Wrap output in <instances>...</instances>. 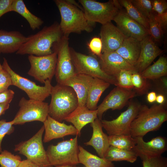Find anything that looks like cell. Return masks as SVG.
Wrapping results in <instances>:
<instances>
[{
	"label": "cell",
	"instance_id": "7a4b0ae2",
	"mask_svg": "<svg viewBox=\"0 0 167 167\" xmlns=\"http://www.w3.org/2000/svg\"><path fill=\"white\" fill-rule=\"evenodd\" d=\"M167 120V110L164 104H155L150 107L141 105L131 123L130 135L134 138H143L148 132L158 130Z\"/></svg>",
	"mask_w": 167,
	"mask_h": 167
},
{
	"label": "cell",
	"instance_id": "ab89813d",
	"mask_svg": "<svg viewBox=\"0 0 167 167\" xmlns=\"http://www.w3.org/2000/svg\"><path fill=\"white\" fill-rule=\"evenodd\" d=\"M88 46L91 51L94 55L98 57L101 55L102 45L100 38L96 37L93 38L88 43Z\"/></svg>",
	"mask_w": 167,
	"mask_h": 167
},
{
	"label": "cell",
	"instance_id": "1f68e13d",
	"mask_svg": "<svg viewBox=\"0 0 167 167\" xmlns=\"http://www.w3.org/2000/svg\"><path fill=\"white\" fill-rule=\"evenodd\" d=\"M110 146L128 150H131L135 146L136 141L130 135H111L108 136Z\"/></svg>",
	"mask_w": 167,
	"mask_h": 167
},
{
	"label": "cell",
	"instance_id": "5bb4252c",
	"mask_svg": "<svg viewBox=\"0 0 167 167\" xmlns=\"http://www.w3.org/2000/svg\"><path fill=\"white\" fill-rule=\"evenodd\" d=\"M136 93L133 89H128L116 86L112 90L97 106V118L102 120L104 113L109 109L120 110L128 104L129 100Z\"/></svg>",
	"mask_w": 167,
	"mask_h": 167
},
{
	"label": "cell",
	"instance_id": "d590c367",
	"mask_svg": "<svg viewBox=\"0 0 167 167\" xmlns=\"http://www.w3.org/2000/svg\"><path fill=\"white\" fill-rule=\"evenodd\" d=\"M156 14L152 15L148 19L149 31L150 35L153 40L155 42H159L162 39L164 31L154 19V16Z\"/></svg>",
	"mask_w": 167,
	"mask_h": 167
},
{
	"label": "cell",
	"instance_id": "d6986e66",
	"mask_svg": "<svg viewBox=\"0 0 167 167\" xmlns=\"http://www.w3.org/2000/svg\"><path fill=\"white\" fill-rule=\"evenodd\" d=\"M141 48L137 61L135 66L136 72L140 73L150 66L153 60L163 50L153 40L150 35L141 41Z\"/></svg>",
	"mask_w": 167,
	"mask_h": 167
},
{
	"label": "cell",
	"instance_id": "816d5d0a",
	"mask_svg": "<svg viewBox=\"0 0 167 167\" xmlns=\"http://www.w3.org/2000/svg\"><path fill=\"white\" fill-rule=\"evenodd\" d=\"M5 90H5L4 89L0 88V93Z\"/></svg>",
	"mask_w": 167,
	"mask_h": 167
},
{
	"label": "cell",
	"instance_id": "9c48e42d",
	"mask_svg": "<svg viewBox=\"0 0 167 167\" xmlns=\"http://www.w3.org/2000/svg\"><path fill=\"white\" fill-rule=\"evenodd\" d=\"M70 52L76 73L97 78L117 86L115 78L107 75L102 70L99 60L95 57L77 52L71 48Z\"/></svg>",
	"mask_w": 167,
	"mask_h": 167
},
{
	"label": "cell",
	"instance_id": "60d3db41",
	"mask_svg": "<svg viewBox=\"0 0 167 167\" xmlns=\"http://www.w3.org/2000/svg\"><path fill=\"white\" fill-rule=\"evenodd\" d=\"M11 85L12 83L11 76L2 66L0 69V88L6 90Z\"/></svg>",
	"mask_w": 167,
	"mask_h": 167
},
{
	"label": "cell",
	"instance_id": "ffe728a7",
	"mask_svg": "<svg viewBox=\"0 0 167 167\" xmlns=\"http://www.w3.org/2000/svg\"><path fill=\"white\" fill-rule=\"evenodd\" d=\"M43 123L45 131L43 139L44 143L69 135L78 136V131L73 125H67L58 122L49 115Z\"/></svg>",
	"mask_w": 167,
	"mask_h": 167
},
{
	"label": "cell",
	"instance_id": "3957f363",
	"mask_svg": "<svg viewBox=\"0 0 167 167\" xmlns=\"http://www.w3.org/2000/svg\"><path fill=\"white\" fill-rule=\"evenodd\" d=\"M54 1L60 13L61 21L59 24L64 36H68L72 33L92 31L93 24L88 21L83 11L67 0Z\"/></svg>",
	"mask_w": 167,
	"mask_h": 167
},
{
	"label": "cell",
	"instance_id": "83f0119b",
	"mask_svg": "<svg viewBox=\"0 0 167 167\" xmlns=\"http://www.w3.org/2000/svg\"><path fill=\"white\" fill-rule=\"evenodd\" d=\"M79 163L86 167H115L112 162L92 154L81 146L79 145Z\"/></svg>",
	"mask_w": 167,
	"mask_h": 167
},
{
	"label": "cell",
	"instance_id": "f6af8a7d",
	"mask_svg": "<svg viewBox=\"0 0 167 167\" xmlns=\"http://www.w3.org/2000/svg\"><path fill=\"white\" fill-rule=\"evenodd\" d=\"M13 0H0V18L6 13L10 12Z\"/></svg>",
	"mask_w": 167,
	"mask_h": 167
},
{
	"label": "cell",
	"instance_id": "f546056e",
	"mask_svg": "<svg viewBox=\"0 0 167 167\" xmlns=\"http://www.w3.org/2000/svg\"><path fill=\"white\" fill-rule=\"evenodd\" d=\"M137 157L132 150L123 149L110 146L104 158L112 162L125 161L133 163L137 160Z\"/></svg>",
	"mask_w": 167,
	"mask_h": 167
},
{
	"label": "cell",
	"instance_id": "ee69618b",
	"mask_svg": "<svg viewBox=\"0 0 167 167\" xmlns=\"http://www.w3.org/2000/svg\"><path fill=\"white\" fill-rule=\"evenodd\" d=\"M154 18L165 31L167 26V11L161 14H156Z\"/></svg>",
	"mask_w": 167,
	"mask_h": 167
},
{
	"label": "cell",
	"instance_id": "7402d4cb",
	"mask_svg": "<svg viewBox=\"0 0 167 167\" xmlns=\"http://www.w3.org/2000/svg\"><path fill=\"white\" fill-rule=\"evenodd\" d=\"M93 79L86 75L76 73L62 85L71 87L74 90L78 97L79 106H85L88 89Z\"/></svg>",
	"mask_w": 167,
	"mask_h": 167
},
{
	"label": "cell",
	"instance_id": "4316f807",
	"mask_svg": "<svg viewBox=\"0 0 167 167\" xmlns=\"http://www.w3.org/2000/svg\"><path fill=\"white\" fill-rule=\"evenodd\" d=\"M10 11L17 13L24 18L32 30L39 29L44 23L41 18L32 13L28 10L23 0H13Z\"/></svg>",
	"mask_w": 167,
	"mask_h": 167
},
{
	"label": "cell",
	"instance_id": "7c38bea8",
	"mask_svg": "<svg viewBox=\"0 0 167 167\" xmlns=\"http://www.w3.org/2000/svg\"><path fill=\"white\" fill-rule=\"evenodd\" d=\"M28 58L30 65L28 75L42 83L47 80L51 81L56 71L57 55L55 51L43 56L29 55Z\"/></svg>",
	"mask_w": 167,
	"mask_h": 167
},
{
	"label": "cell",
	"instance_id": "f5cc1de1",
	"mask_svg": "<svg viewBox=\"0 0 167 167\" xmlns=\"http://www.w3.org/2000/svg\"><path fill=\"white\" fill-rule=\"evenodd\" d=\"M1 53L0 52V55ZM2 67V65L1 64L0 62V69Z\"/></svg>",
	"mask_w": 167,
	"mask_h": 167
},
{
	"label": "cell",
	"instance_id": "484cf974",
	"mask_svg": "<svg viewBox=\"0 0 167 167\" xmlns=\"http://www.w3.org/2000/svg\"><path fill=\"white\" fill-rule=\"evenodd\" d=\"M110 84L102 79L93 78L88 92L86 107L91 110H96L97 104L101 96Z\"/></svg>",
	"mask_w": 167,
	"mask_h": 167
},
{
	"label": "cell",
	"instance_id": "603a6c76",
	"mask_svg": "<svg viewBox=\"0 0 167 167\" xmlns=\"http://www.w3.org/2000/svg\"><path fill=\"white\" fill-rule=\"evenodd\" d=\"M27 39L19 31L0 30V52L3 54L16 53Z\"/></svg>",
	"mask_w": 167,
	"mask_h": 167
},
{
	"label": "cell",
	"instance_id": "4fadbf2b",
	"mask_svg": "<svg viewBox=\"0 0 167 167\" xmlns=\"http://www.w3.org/2000/svg\"><path fill=\"white\" fill-rule=\"evenodd\" d=\"M141 105L135 101H130L126 110L116 119L111 121L101 120L103 128L109 135H130V126L137 114Z\"/></svg>",
	"mask_w": 167,
	"mask_h": 167
},
{
	"label": "cell",
	"instance_id": "f1b7e54d",
	"mask_svg": "<svg viewBox=\"0 0 167 167\" xmlns=\"http://www.w3.org/2000/svg\"><path fill=\"white\" fill-rule=\"evenodd\" d=\"M145 79H154L167 75V59L165 56H161L152 65L149 66L140 73Z\"/></svg>",
	"mask_w": 167,
	"mask_h": 167
},
{
	"label": "cell",
	"instance_id": "c3c4849f",
	"mask_svg": "<svg viewBox=\"0 0 167 167\" xmlns=\"http://www.w3.org/2000/svg\"><path fill=\"white\" fill-rule=\"evenodd\" d=\"M9 104H0V116L4 113L5 111L9 109Z\"/></svg>",
	"mask_w": 167,
	"mask_h": 167
},
{
	"label": "cell",
	"instance_id": "d6a6232c",
	"mask_svg": "<svg viewBox=\"0 0 167 167\" xmlns=\"http://www.w3.org/2000/svg\"><path fill=\"white\" fill-rule=\"evenodd\" d=\"M132 83L133 90L140 95L147 93L150 86L147 79L143 78L140 73L136 72L132 74Z\"/></svg>",
	"mask_w": 167,
	"mask_h": 167
},
{
	"label": "cell",
	"instance_id": "5b68a950",
	"mask_svg": "<svg viewBox=\"0 0 167 167\" xmlns=\"http://www.w3.org/2000/svg\"><path fill=\"white\" fill-rule=\"evenodd\" d=\"M85 17L90 23L102 25L111 22L122 7L118 1L110 0L101 2L92 0H79Z\"/></svg>",
	"mask_w": 167,
	"mask_h": 167
},
{
	"label": "cell",
	"instance_id": "f35d334b",
	"mask_svg": "<svg viewBox=\"0 0 167 167\" xmlns=\"http://www.w3.org/2000/svg\"><path fill=\"white\" fill-rule=\"evenodd\" d=\"M14 125L12 120L8 122L5 120H0V153L2 151V140L6 135H9L14 132Z\"/></svg>",
	"mask_w": 167,
	"mask_h": 167
},
{
	"label": "cell",
	"instance_id": "8fae6325",
	"mask_svg": "<svg viewBox=\"0 0 167 167\" xmlns=\"http://www.w3.org/2000/svg\"><path fill=\"white\" fill-rule=\"evenodd\" d=\"M57 53V59L55 74L57 84L62 85L67 79L76 74L69 46L68 36H63L53 47Z\"/></svg>",
	"mask_w": 167,
	"mask_h": 167
},
{
	"label": "cell",
	"instance_id": "30bf717a",
	"mask_svg": "<svg viewBox=\"0 0 167 167\" xmlns=\"http://www.w3.org/2000/svg\"><path fill=\"white\" fill-rule=\"evenodd\" d=\"M19 109L12 121L14 125L38 121L43 123L49 113L48 103L22 97L19 103Z\"/></svg>",
	"mask_w": 167,
	"mask_h": 167
},
{
	"label": "cell",
	"instance_id": "f907efd6",
	"mask_svg": "<svg viewBox=\"0 0 167 167\" xmlns=\"http://www.w3.org/2000/svg\"><path fill=\"white\" fill-rule=\"evenodd\" d=\"M56 167H80L78 166H77L76 165H62L60 166H57Z\"/></svg>",
	"mask_w": 167,
	"mask_h": 167
},
{
	"label": "cell",
	"instance_id": "e0dca14e",
	"mask_svg": "<svg viewBox=\"0 0 167 167\" xmlns=\"http://www.w3.org/2000/svg\"><path fill=\"white\" fill-rule=\"evenodd\" d=\"M99 58L102 70L107 75L115 78L122 70L137 72L134 66L128 63L115 51L102 53Z\"/></svg>",
	"mask_w": 167,
	"mask_h": 167
},
{
	"label": "cell",
	"instance_id": "7bdbcfd3",
	"mask_svg": "<svg viewBox=\"0 0 167 167\" xmlns=\"http://www.w3.org/2000/svg\"><path fill=\"white\" fill-rule=\"evenodd\" d=\"M15 94L11 89H7L0 93V104H9L12 101Z\"/></svg>",
	"mask_w": 167,
	"mask_h": 167
},
{
	"label": "cell",
	"instance_id": "ba28073f",
	"mask_svg": "<svg viewBox=\"0 0 167 167\" xmlns=\"http://www.w3.org/2000/svg\"><path fill=\"white\" fill-rule=\"evenodd\" d=\"M2 66L10 75L12 85L15 86L24 91L29 99L44 101L50 95L53 87L51 81L46 80L43 86L36 85L35 82L15 72L10 66L6 59L4 58Z\"/></svg>",
	"mask_w": 167,
	"mask_h": 167
},
{
	"label": "cell",
	"instance_id": "e575fe53",
	"mask_svg": "<svg viewBox=\"0 0 167 167\" xmlns=\"http://www.w3.org/2000/svg\"><path fill=\"white\" fill-rule=\"evenodd\" d=\"M133 5L144 16L148 19L155 14L152 10V0H130Z\"/></svg>",
	"mask_w": 167,
	"mask_h": 167
},
{
	"label": "cell",
	"instance_id": "bcb514c9",
	"mask_svg": "<svg viewBox=\"0 0 167 167\" xmlns=\"http://www.w3.org/2000/svg\"><path fill=\"white\" fill-rule=\"evenodd\" d=\"M18 167H41L27 159L22 160Z\"/></svg>",
	"mask_w": 167,
	"mask_h": 167
},
{
	"label": "cell",
	"instance_id": "d4e9b609",
	"mask_svg": "<svg viewBox=\"0 0 167 167\" xmlns=\"http://www.w3.org/2000/svg\"><path fill=\"white\" fill-rule=\"evenodd\" d=\"M141 41L131 37H126L115 52L126 61L135 67L141 50Z\"/></svg>",
	"mask_w": 167,
	"mask_h": 167
},
{
	"label": "cell",
	"instance_id": "4dcf8cb0",
	"mask_svg": "<svg viewBox=\"0 0 167 167\" xmlns=\"http://www.w3.org/2000/svg\"><path fill=\"white\" fill-rule=\"evenodd\" d=\"M118 1L120 5L125 10L130 17L149 31L148 19L139 11L133 5L130 0Z\"/></svg>",
	"mask_w": 167,
	"mask_h": 167
},
{
	"label": "cell",
	"instance_id": "b9f144b4",
	"mask_svg": "<svg viewBox=\"0 0 167 167\" xmlns=\"http://www.w3.org/2000/svg\"><path fill=\"white\" fill-rule=\"evenodd\" d=\"M153 11L157 14H161L167 11V2L165 0H152Z\"/></svg>",
	"mask_w": 167,
	"mask_h": 167
},
{
	"label": "cell",
	"instance_id": "681fc988",
	"mask_svg": "<svg viewBox=\"0 0 167 167\" xmlns=\"http://www.w3.org/2000/svg\"><path fill=\"white\" fill-rule=\"evenodd\" d=\"M165 101L164 96L162 94H159L156 96V101L159 104H163Z\"/></svg>",
	"mask_w": 167,
	"mask_h": 167
},
{
	"label": "cell",
	"instance_id": "836d02e7",
	"mask_svg": "<svg viewBox=\"0 0 167 167\" xmlns=\"http://www.w3.org/2000/svg\"><path fill=\"white\" fill-rule=\"evenodd\" d=\"M22 161L20 156L15 155L7 150L0 153L1 167H18Z\"/></svg>",
	"mask_w": 167,
	"mask_h": 167
},
{
	"label": "cell",
	"instance_id": "52a82bcc",
	"mask_svg": "<svg viewBox=\"0 0 167 167\" xmlns=\"http://www.w3.org/2000/svg\"><path fill=\"white\" fill-rule=\"evenodd\" d=\"M45 131L43 125L28 140L15 146L14 151L26 157L27 159L41 167H53L48 160L43 144L42 136Z\"/></svg>",
	"mask_w": 167,
	"mask_h": 167
},
{
	"label": "cell",
	"instance_id": "db71d44e",
	"mask_svg": "<svg viewBox=\"0 0 167 167\" xmlns=\"http://www.w3.org/2000/svg\"></svg>",
	"mask_w": 167,
	"mask_h": 167
},
{
	"label": "cell",
	"instance_id": "277c9868",
	"mask_svg": "<svg viewBox=\"0 0 167 167\" xmlns=\"http://www.w3.org/2000/svg\"><path fill=\"white\" fill-rule=\"evenodd\" d=\"M50 95L48 115L58 122L64 120L78 106L77 95L71 87L57 84Z\"/></svg>",
	"mask_w": 167,
	"mask_h": 167
},
{
	"label": "cell",
	"instance_id": "8992f818",
	"mask_svg": "<svg viewBox=\"0 0 167 167\" xmlns=\"http://www.w3.org/2000/svg\"><path fill=\"white\" fill-rule=\"evenodd\" d=\"M78 136L48 147L46 152L51 165L55 167L65 165H76L79 163Z\"/></svg>",
	"mask_w": 167,
	"mask_h": 167
},
{
	"label": "cell",
	"instance_id": "9a60e30c",
	"mask_svg": "<svg viewBox=\"0 0 167 167\" xmlns=\"http://www.w3.org/2000/svg\"><path fill=\"white\" fill-rule=\"evenodd\" d=\"M117 27L126 37H131L141 41L149 35V31L130 17L122 7L114 17Z\"/></svg>",
	"mask_w": 167,
	"mask_h": 167
},
{
	"label": "cell",
	"instance_id": "2e32d148",
	"mask_svg": "<svg viewBox=\"0 0 167 167\" xmlns=\"http://www.w3.org/2000/svg\"><path fill=\"white\" fill-rule=\"evenodd\" d=\"M135 138L136 143L132 150L142 160L161 156L167 150L166 140L163 137L157 136L148 142L144 141L143 137Z\"/></svg>",
	"mask_w": 167,
	"mask_h": 167
},
{
	"label": "cell",
	"instance_id": "8d00e7d4",
	"mask_svg": "<svg viewBox=\"0 0 167 167\" xmlns=\"http://www.w3.org/2000/svg\"><path fill=\"white\" fill-rule=\"evenodd\" d=\"M133 72L128 70L121 71L117 76L116 79L117 86L122 88L133 89L132 83V75Z\"/></svg>",
	"mask_w": 167,
	"mask_h": 167
},
{
	"label": "cell",
	"instance_id": "6da1fadb",
	"mask_svg": "<svg viewBox=\"0 0 167 167\" xmlns=\"http://www.w3.org/2000/svg\"><path fill=\"white\" fill-rule=\"evenodd\" d=\"M63 36L59 24L55 22L49 26L44 27L36 34L28 36L27 41L16 54L38 56L51 54L54 52V45Z\"/></svg>",
	"mask_w": 167,
	"mask_h": 167
},
{
	"label": "cell",
	"instance_id": "44dd1931",
	"mask_svg": "<svg viewBox=\"0 0 167 167\" xmlns=\"http://www.w3.org/2000/svg\"><path fill=\"white\" fill-rule=\"evenodd\" d=\"M93 133L90 140L84 143L86 146H91L95 149L99 156L104 158L110 147L108 136L104 133L101 120L98 118L90 123Z\"/></svg>",
	"mask_w": 167,
	"mask_h": 167
},
{
	"label": "cell",
	"instance_id": "74e56055",
	"mask_svg": "<svg viewBox=\"0 0 167 167\" xmlns=\"http://www.w3.org/2000/svg\"><path fill=\"white\" fill-rule=\"evenodd\" d=\"M143 167H167V159L162 156L142 160Z\"/></svg>",
	"mask_w": 167,
	"mask_h": 167
},
{
	"label": "cell",
	"instance_id": "ac0fdd59",
	"mask_svg": "<svg viewBox=\"0 0 167 167\" xmlns=\"http://www.w3.org/2000/svg\"><path fill=\"white\" fill-rule=\"evenodd\" d=\"M100 36L102 45V53L115 51L126 37L111 22L102 25Z\"/></svg>",
	"mask_w": 167,
	"mask_h": 167
},
{
	"label": "cell",
	"instance_id": "7dc6e473",
	"mask_svg": "<svg viewBox=\"0 0 167 167\" xmlns=\"http://www.w3.org/2000/svg\"><path fill=\"white\" fill-rule=\"evenodd\" d=\"M156 94L154 92H151L148 93L147 100L150 103H152L156 101Z\"/></svg>",
	"mask_w": 167,
	"mask_h": 167
},
{
	"label": "cell",
	"instance_id": "cb8c5ba5",
	"mask_svg": "<svg viewBox=\"0 0 167 167\" xmlns=\"http://www.w3.org/2000/svg\"><path fill=\"white\" fill-rule=\"evenodd\" d=\"M97 118V109L92 110L86 106H78L64 120L73 125L78 131V136H80L83 128L87 124L93 122Z\"/></svg>",
	"mask_w": 167,
	"mask_h": 167
}]
</instances>
